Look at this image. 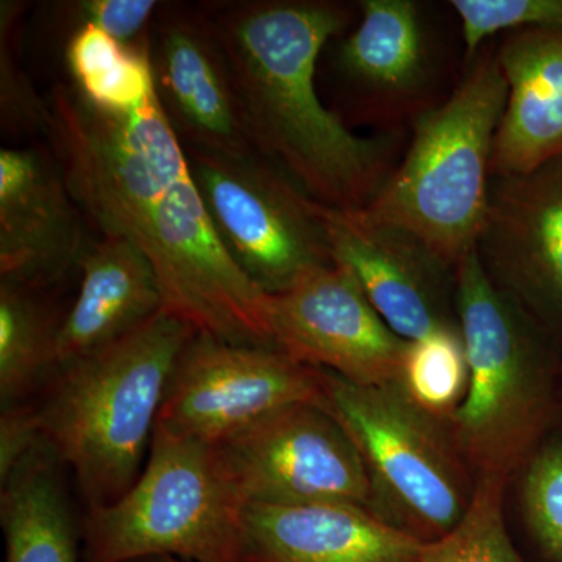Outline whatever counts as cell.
I'll use <instances>...</instances> for the list:
<instances>
[{"mask_svg": "<svg viewBox=\"0 0 562 562\" xmlns=\"http://www.w3.org/2000/svg\"><path fill=\"white\" fill-rule=\"evenodd\" d=\"M43 122L70 198L103 236L146 255L162 312L195 335L273 347L268 294L222 244L157 85L128 111L98 109L58 85Z\"/></svg>", "mask_w": 562, "mask_h": 562, "instance_id": "obj_1", "label": "cell"}, {"mask_svg": "<svg viewBox=\"0 0 562 562\" xmlns=\"http://www.w3.org/2000/svg\"><path fill=\"white\" fill-rule=\"evenodd\" d=\"M220 41L251 147L306 194L360 210L386 181L382 140L361 138L321 102L316 65L347 24L342 7L312 0L233 3L209 18Z\"/></svg>", "mask_w": 562, "mask_h": 562, "instance_id": "obj_2", "label": "cell"}, {"mask_svg": "<svg viewBox=\"0 0 562 562\" xmlns=\"http://www.w3.org/2000/svg\"><path fill=\"white\" fill-rule=\"evenodd\" d=\"M192 336L190 325L161 312L52 373L36 419L88 509L120 501L138 480L173 366Z\"/></svg>", "mask_w": 562, "mask_h": 562, "instance_id": "obj_3", "label": "cell"}, {"mask_svg": "<svg viewBox=\"0 0 562 562\" xmlns=\"http://www.w3.org/2000/svg\"><path fill=\"white\" fill-rule=\"evenodd\" d=\"M468 391L446 422L475 479L509 480L562 416L561 349L495 286L476 249L454 268Z\"/></svg>", "mask_w": 562, "mask_h": 562, "instance_id": "obj_4", "label": "cell"}, {"mask_svg": "<svg viewBox=\"0 0 562 562\" xmlns=\"http://www.w3.org/2000/svg\"><path fill=\"white\" fill-rule=\"evenodd\" d=\"M506 98L497 57L483 58L441 106L419 116L408 154L362 210L413 233L457 268L486 224Z\"/></svg>", "mask_w": 562, "mask_h": 562, "instance_id": "obj_5", "label": "cell"}, {"mask_svg": "<svg viewBox=\"0 0 562 562\" xmlns=\"http://www.w3.org/2000/svg\"><path fill=\"white\" fill-rule=\"evenodd\" d=\"M241 491L216 446L155 428L149 457L120 501L87 509L85 562H243Z\"/></svg>", "mask_w": 562, "mask_h": 562, "instance_id": "obj_6", "label": "cell"}, {"mask_svg": "<svg viewBox=\"0 0 562 562\" xmlns=\"http://www.w3.org/2000/svg\"><path fill=\"white\" fill-rule=\"evenodd\" d=\"M322 384L364 464L371 512L424 542L449 535L476 479L446 422L414 405L397 382L369 386L322 371Z\"/></svg>", "mask_w": 562, "mask_h": 562, "instance_id": "obj_7", "label": "cell"}, {"mask_svg": "<svg viewBox=\"0 0 562 562\" xmlns=\"http://www.w3.org/2000/svg\"><path fill=\"white\" fill-rule=\"evenodd\" d=\"M222 244L265 294L331 265L324 206L265 157L188 150Z\"/></svg>", "mask_w": 562, "mask_h": 562, "instance_id": "obj_8", "label": "cell"}, {"mask_svg": "<svg viewBox=\"0 0 562 562\" xmlns=\"http://www.w3.org/2000/svg\"><path fill=\"white\" fill-rule=\"evenodd\" d=\"M327 406L321 369L273 347L192 336L173 366L157 428L217 446L284 406Z\"/></svg>", "mask_w": 562, "mask_h": 562, "instance_id": "obj_9", "label": "cell"}, {"mask_svg": "<svg viewBox=\"0 0 562 562\" xmlns=\"http://www.w3.org/2000/svg\"><path fill=\"white\" fill-rule=\"evenodd\" d=\"M216 447L249 505L347 502L371 509L360 453L325 406H284Z\"/></svg>", "mask_w": 562, "mask_h": 562, "instance_id": "obj_10", "label": "cell"}, {"mask_svg": "<svg viewBox=\"0 0 562 562\" xmlns=\"http://www.w3.org/2000/svg\"><path fill=\"white\" fill-rule=\"evenodd\" d=\"M268 313L272 346L292 360L369 386L401 379L408 341L387 327L349 273L333 262L268 294Z\"/></svg>", "mask_w": 562, "mask_h": 562, "instance_id": "obj_11", "label": "cell"}, {"mask_svg": "<svg viewBox=\"0 0 562 562\" xmlns=\"http://www.w3.org/2000/svg\"><path fill=\"white\" fill-rule=\"evenodd\" d=\"M476 251L495 286L562 350V157L492 177Z\"/></svg>", "mask_w": 562, "mask_h": 562, "instance_id": "obj_12", "label": "cell"}, {"mask_svg": "<svg viewBox=\"0 0 562 562\" xmlns=\"http://www.w3.org/2000/svg\"><path fill=\"white\" fill-rule=\"evenodd\" d=\"M333 265L344 269L405 341L458 328L454 269L427 244L364 210L324 206Z\"/></svg>", "mask_w": 562, "mask_h": 562, "instance_id": "obj_13", "label": "cell"}, {"mask_svg": "<svg viewBox=\"0 0 562 562\" xmlns=\"http://www.w3.org/2000/svg\"><path fill=\"white\" fill-rule=\"evenodd\" d=\"M151 66L162 109L188 150L254 154L231 66L209 18L162 16Z\"/></svg>", "mask_w": 562, "mask_h": 562, "instance_id": "obj_14", "label": "cell"}, {"mask_svg": "<svg viewBox=\"0 0 562 562\" xmlns=\"http://www.w3.org/2000/svg\"><path fill=\"white\" fill-rule=\"evenodd\" d=\"M60 169L33 150H0V273L41 290L77 266L85 247Z\"/></svg>", "mask_w": 562, "mask_h": 562, "instance_id": "obj_15", "label": "cell"}, {"mask_svg": "<svg viewBox=\"0 0 562 562\" xmlns=\"http://www.w3.org/2000/svg\"><path fill=\"white\" fill-rule=\"evenodd\" d=\"M428 542L347 502L251 503L243 562H417Z\"/></svg>", "mask_w": 562, "mask_h": 562, "instance_id": "obj_16", "label": "cell"}, {"mask_svg": "<svg viewBox=\"0 0 562 562\" xmlns=\"http://www.w3.org/2000/svg\"><path fill=\"white\" fill-rule=\"evenodd\" d=\"M495 57L508 98L492 177L517 176L562 157V31L509 33Z\"/></svg>", "mask_w": 562, "mask_h": 562, "instance_id": "obj_17", "label": "cell"}, {"mask_svg": "<svg viewBox=\"0 0 562 562\" xmlns=\"http://www.w3.org/2000/svg\"><path fill=\"white\" fill-rule=\"evenodd\" d=\"M77 268L80 290L58 328L54 372L120 341L162 312L157 273L146 255L125 239L103 236L85 247Z\"/></svg>", "mask_w": 562, "mask_h": 562, "instance_id": "obj_18", "label": "cell"}, {"mask_svg": "<svg viewBox=\"0 0 562 562\" xmlns=\"http://www.w3.org/2000/svg\"><path fill=\"white\" fill-rule=\"evenodd\" d=\"M57 454L41 441L0 480L5 562H80Z\"/></svg>", "mask_w": 562, "mask_h": 562, "instance_id": "obj_19", "label": "cell"}, {"mask_svg": "<svg viewBox=\"0 0 562 562\" xmlns=\"http://www.w3.org/2000/svg\"><path fill=\"white\" fill-rule=\"evenodd\" d=\"M357 31L342 44L344 72L379 94H405L424 80L425 40L412 0H364Z\"/></svg>", "mask_w": 562, "mask_h": 562, "instance_id": "obj_20", "label": "cell"}, {"mask_svg": "<svg viewBox=\"0 0 562 562\" xmlns=\"http://www.w3.org/2000/svg\"><path fill=\"white\" fill-rule=\"evenodd\" d=\"M61 321L52 319L35 290L0 283V402L2 409L27 403L54 372Z\"/></svg>", "mask_w": 562, "mask_h": 562, "instance_id": "obj_21", "label": "cell"}, {"mask_svg": "<svg viewBox=\"0 0 562 562\" xmlns=\"http://www.w3.org/2000/svg\"><path fill=\"white\" fill-rule=\"evenodd\" d=\"M66 60L77 90L98 109H135L155 88L149 43L124 46L94 25L72 33Z\"/></svg>", "mask_w": 562, "mask_h": 562, "instance_id": "obj_22", "label": "cell"}, {"mask_svg": "<svg viewBox=\"0 0 562 562\" xmlns=\"http://www.w3.org/2000/svg\"><path fill=\"white\" fill-rule=\"evenodd\" d=\"M469 366L460 327L406 344L398 384L414 405L447 422L468 391Z\"/></svg>", "mask_w": 562, "mask_h": 562, "instance_id": "obj_23", "label": "cell"}, {"mask_svg": "<svg viewBox=\"0 0 562 562\" xmlns=\"http://www.w3.org/2000/svg\"><path fill=\"white\" fill-rule=\"evenodd\" d=\"M508 480L476 479L468 513L449 535L425 546L417 562H525L506 530L503 495Z\"/></svg>", "mask_w": 562, "mask_h": 562, "instance_id": "obj_24", "label": "cell"}, {"mask_svg": "<svg viewBox=\"0 0 562 562\" xmlns=\"http://www.w3.org/2000/svg\"><path fill=\"white\" fill-rule=\"evenodd\" d=\"M519 473L525 524L543 554L562 562V439H547Z\"/></svg>", "mask_w": 562, "mask_h": 562, "instance_id": "obj_25", "label": "cell"}, {"mask_svg": "<svg viewBox=\"0 0 562 562\" xmlns=\"http://www.w3.org/2000/svg\"><path fill=\"white\" fill-rule=\"evenodd\" d=\"M450 5L460 18L469 57L495 33L562 31V0H453Z\"/></svg>", "mask_w": 562, "mask_h": 562, "instance_id": "obj_26", "label": "cell"}, {"mask_svg": "<svg viewBox=\"0 0 562 562\" xmlns=\"http://www.w3.org/2000/svg\"><path fill=\"white\" fill-rule=\"evenodd\" d=\"M160 3L155 0H88L80 2L81 24L105 32L124 46H135Z\"/></svg>", "mask_w": 562, "mask_h": 562, "instance_id": "obj_27", "label": "cell"}, {"mask_svg": "<svg viewBox=\"0 0 562 562\" xmlns=\"http://www.w3.org/2000/svg\"><path fill=\"white\" fill-rule=\"evenodd\" d=\"M43 441L35 405L22 403L2 409L0 417V480Z\"/></svg>", "mask_w": 562, "mask_h": 562, "instance_id": "obj_28", "label": "cell"}, {"mask_svg": "<svg viewBox=\"0 0 562 562\" xmlns=\"http://www.w3.org/2000/svg\"><path fill=\"white\" fill-rule=\"evenodd\" d=\"M138 562H184L181 560H177V558L171 557H160V558H149V560H143Z\"/></svg>", "mask_w": 562, "mask_h": 562, "instance_id": "obj_29", "label": "cell"}]
</instances>
